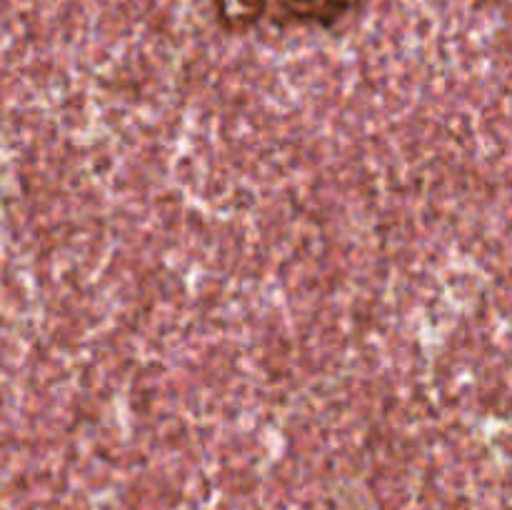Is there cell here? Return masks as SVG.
Returning a JSON list of instances; mask_svg holds the SVG:
<instances>
[{
	"label": "cell",
	"mask_w": 512,
	"mask_h": 510,
	"mask_svg": "<svg viewBox=\"0 0 512 510\" xmlns=\"http://www.w3.org/2000/svg\"><path fill=\"white\" fill-rule=\"evenodd\" d=\"M220 25L228 30H248L268 10V0H213Z\"/></svg>",
	"instance_id": "cell-1"
},
{
	"label": "cell",
	"mask_w": 512,
	"mask_h": 510,
	"mask_svg": "<svg viewBox=\"0 0 512 510\" xmlns=\"http://www.w3.org/2000/svg\"><path fill=\"white\" fill-rule=\"evenodd\" d=\"M360 3H363V0H338V5H340V10H343V13H348V10L358 8Z\"/></svg>",
	"instance_id": "cell-2"
}]
</instances>
